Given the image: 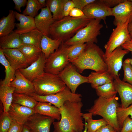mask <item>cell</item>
Segmentation results:
<instances>
[{
    "mask_svg": "<svg viewBox=\"0 0 132 132\" xmlns=\"http://www.w3.org/2000/svg\"><path fill=\"white\" fill-rule=\"evenodd\" d=\"M81 101H67L59 108L60 120L54 122L53 132H82L84 129Z\"/></svg>",
    "mask_w": 132,
    "mask_h": 132,
    "instance_id": "6da1fadb",
    "label": "cell"
},
{
    "mask_svg": "<svg viewBox=\"0 0 132 132\" xmlns=\"http://www.w3.org/2000/svg\"><path fill=\"white\" fill-rule=\"evenodd\" d=\"M87 44L83 53L78 58L70 62L80 73L89 69L96 72L107 71L104 60V53L94 43Z\"/></svg>",
    "mask_w": 132,
    "mask_h": 132,
    "instance_id": "7a4b0ae2",
    "label": "cell"
},
{
    "mask_svg": "<svg viewBox=\"0 0 132 132\" xmlns=\"http://www.w3.org/2000/svg\"><path fill=\"white\" fill-rule=\"evenodd\" d=\"M90 20L85 16L78 17L69 16L64 17L54 21L50 28V35L51 38L60 40L64 43L86 26Z\"/></svg>",
    "mask_w": 132,
    "mask_h": 132,
    "instance_id": "3957f363",
    "label": "cell"
},
{
    "mask_svg": "<svg viewBox=\"0 0 132 132\" xmlns=\"http://www.w3.org/2000/svg\"><path fill=\"white\" fill-rule=\"evenodd\" d=\"M118 99L116 95L109 98L99 97L94 101L93 105L88 111L93 115L101 116L117 132H120L121 129L117 117V109L119 106Z\"/></svg>",
    "mask_w": 132,
    "mask_h": 132,
    "instance_id": "277c9868",
    "label": "cell"
},
{
    "mask_svg": "<svg viewBox=\"0 0 132 132\" xmlns=\"http://www.w3.org/2000/svg\"><path fill=\"white\" fill-rule=\"evenodd\" d=\"M32 82L34 87L35 93L41 96L56 93L66 86L58 75L45 72Z\"/></svg>",
    "mask_w": 132,
    "mask_h": 132,
    "instance_id": "5b68a950",
    "label": "cell"
},
{
    "mask_svg": "<svg viewBox=\"0 0 132 132\" xmlns=\"http://www.w3.org/2000/svg\"><path fill=\"white\" fill-rule=\"evenodd\" d=\"M100 20L91 19L88 24L80 30L64 44L68 46L80 44L97 43V37L103 27Z\"/></svg>",
    "mask_w": 132,
    "mask_h": 132,
    "instance_id": "8992f818",
    "label": "cell"
},
{
    "mask_svg": "<svg viewBox=\"0 0 132 132\" xmlns=\"http://www.w3.org/2000/svg\"><path fill=\"white\" fill-rule=\"evenodd\" d=\"M69 46L62 43L58 49L46 59L45 72L58 75L69 64L70 62L68 55Z\"/></svg>",
    "mask_w": 132,
    "mask_h": 132,
    "instance_id": "52a82bcc",
    "label": "cell"
},
{
    "mask_svg": "<svg viewBox=\"0 0 132 132\" xmlns=\"http://www.w3.org/2000/svg\"><path fill=\"white\" fill-rule=\"evenodd\" d=\"M38 102H47L60 108L67 101H81V94L72 93L67 86L63 90L56 93L45 96H41L33 93L31 95Z\"/></svg>",
    "mask_w": 132,
    "mask_h": 132,
    "instance_id": "ba28073f",
    "label": "cell"
},
{
    "mask_svg": "<svg viewBox=\"0 0 132 132\" xmlns=\"http://www.w3.org/2000/svg\"><path fill=\"white\" fill-rule=\"evenodd\" d=\"M130 22L128 21L118 25L113 29L108 41L104 45V56L109 55L115 49L131 40L128 29Z\"/></svg>",
    "mask_w": 132,
    "mask_h": 132,
    "instance_id": "9c48e42d",
    "label": "cell"
},
{
    "mask_svg": "<svg viewBox=\"0 0 132 132\" xmlns=\"http://www.w3.org/2000/svg\"><path fill=\"white\" fill-rule=\"evenodd\" d=\"M77 68L71 63L58 75L73 93L80 85L89 83L87 77L83 76L78 72Z\"/></svg>",
    "mask_w": 132,
    "mask_h": 132,
    "instance_id": "30bf717a",
    "label": "cell"
},
{
    "mask_svg": "<svg viewBox=\"0 0 132 132\" xmlns=\"http://www.w3.org/2000/svg\"><path fill=\"white\" fill-rule=\"evenodd\" d=\"M129 52L121 46L115 49L108 55L104 56V61L107 67V71L114 79L119 76L118 73L122 66L123 58Z\"/></svg>",
    "mask_w": 132,
    "mask_h": 132,
    "instance_id": "8fae6325",
    "label": "cell"
},
{
    "mask_svg": "<svg viewBox=\"0 0 132 132\" xmlns=\"http://www.w3.org/2000/svg\"><path fill=\"white\" fill-rule=\"evenodd\" d=\"M84 16L90 19L105 20L107 17L112 16L111 8L103 3L101 0H96L83 9Z\"/></svg>",
    "mask_w": 132,
    "mask_h": 132,
    "instance_id": "7c38bea8",
    "label": "cell"
},
{
    "mask_svg": "<svg viewBox=\"0 0 132 132\" xmlns=\"http://www.w3.org/2000/svg\"><path fill=\"white\" fill-rule=\"evenodd\" d=\"M55 120L36 113L31 116L24 125L31 132H50L51 126Z\"/></svg>",
    "mask_w": 132,
    "mask_h": 132,
    "instance_id": "4fadbf2b",
    "label": "cell"
},
{
    "mask_svg": "<svg viewBox=\"0 0 132 132\" xmlns=\"http://www.w3.org/2000/svg\"><path fill=\"white\" fill-rule=\"evenodd\" d=\"M111 10L114 17L113 23L116 26L132 20V2L130 0H125Z\"/></svg>",
    "mask_w": 132,
    "mask_h": 132,
    "instance_id": "5bb4252c",
    "label": "cell"
},
{
    "mask_svg": "<svg viewBox=\"0 0 132 132\" xmlns=\"http://www.w3.org/2000/svg\"><path fill=\"white\" fill-rule=\"evenodd\" d=\"M46 59L42 52L38 59L25 68L19 69L27 79L32 82L45 72L44 69Z\"/></svg>",
    "mask_w": 132,
    "mask_h": 132,
    "instance_id": "9a60e30c",
    "label": "cell"
},
{
    "mask_svg": "<svg viewBox=\"0 0 132 132\" xmlns=\"http://www.w3.org/2000/svg\"><path fill=\"white\" fill-rule=\"evenodd\" d=\"M35 113L33 109L12 103L7 113L13 121L23 125Z\"/></svg>",
    "mask_w": 132,
    "mask_h": 132,
    "instance_id": "2e32d148",
    "label": "cell"
},
{
    "mask_svg": "<svg viewBox=\"0 0 132 132\" xmlns=\"http://www.w3.org/2000/svg\"><path fill=\"white\" fill-rule=\"evenodd\" d=\"M10 86L15 88L14 92L31 96L35 93L33 84L26 78L19 69L15 71V77Z\"/></svg>",
    "mask_w": 132,
    "mask_h": 132,
    "instance_id": "e0dca14e",
    "label": "cell"
},
{
    "mask_svg": "<svg viewBox=\"0 0 132 132\" xmlns=\"http://www.w3.org/2000/svg\"><path fill=\"white\" fill-rule=\"evenodd\" d=\"M116 90L120 96L122 107H127L132 104V85L123 81L119 76L113 81Z\"/></svg>",
    "mask_w": 132,
    "mask_h": 132,
    "instance_id": "ac0fdd59",
    "label": "cell"
},
{
    "mask_svg": "<svg viewBox=\"0 0 132 132\" xmlns=\"http://www.w3.org/2000/svg\"><path fill=\"white\" fill-rule=\"evenodd\" d=\"M36 27L44 35H50V27L54 21L52 15L49 8H42L40 13L34 18Z\"/></svg>",
    "mask_w": 132,
    "mask_h": 132,
    "instance_id": "d6986e66",
    "label": "cell"
},
{
    "mask_svg": "<svg viewBox=\"0 0 132 132\" xmlns=\"http://www.w3.org/2000/svg\"><path fill=\"white\" fill-rule=\"evenodd\" d=\"M2 49L6 59L15 71L25 68L29 66L23 55L18 49Z\"/></svg>",
    "mask_w": 132,
    "mask_h": 132,
    "instance_id": "ffe728a7",
    "label": "cell"
},
{
    "mask_svg": "<svg viewBox=\"0 0 132 132\" xmlns=\"http://www.w3.org/2000/svg\"><path fill=\"white\" fill-rule=\"evenodd\" d=\"M16 19L20 23H16V29L13 31L19 34L27 33L36 28L34 18L15 11Z\"/></svg>",
    "mask_w": 132,
    "mask_h": 132,
    "instance_id": "44dd1931",
    "label": "cell"
},
{
    "mask_svg": "<svg viewBox=\"0 0 132 132\" xmlns=\"http://www.w3.org/2000/svg\"><path fill=\"white\" fill-rule=\"evenodd\" d=\"M51 104L47 102H38L33 109L36 113L59 121L61 118L59 109Z\"/></svg>",
    "mask_w": 132,
    "mask_h": 132,
    "instance_id": "7402d4cb",
    "label": "cell"
},
{
    "mask_svg": "<svg viewBox=\"0 0 132 132\" xmlns=\"http://www.w3.org/2000/svg\"><path fill=\"white\" fill-rule=\"evenodd\" d=\"M87 77L89 83L94 89L104 84L113 82L114 79L107 71L92 72Z\"/></svg>",
    "mask_w": 132,
    "mask_h": 132,
    "instance_id": "603a6c76",
    "label": "cell"
},
{
    "mask_svg": "<svg viewBox=\"0 0 132 132\" xmlns=\"http://www.w3.org/2000/svg\"><path fill=\"white\" fill-rule=\"evenodd\" d=\"M62 43L60 40L53 39L43 35L41 43L42 52L47 59L50 55L57 50Z\"/></svg>",
    "mask_w": 132,
    "mask_h": 132,
    "instance_id": "cb8c5ba5",
    "label": "cell"
},
{
    "mask_svg": "<svg viewBox=\"0 0 132 132\" xmlns=\"http://www.w3.org/2000/svg\"><path fill=\"white\" fill-rule=\"evenodd\" d=\"M15 11L10 10L6 16H3L0 20V37L6 35L12 32L15 23Z\"/></svg>",
    "mask_w": 132,
    "mask_h": 132,
    "instance_id": "d4e9b609",
    "label": "cell"
},
{
    "mask_svg": "<svg viewBox=\"0 0 132 132\" xmlns=\"http://www.w3.org/2000/svg\"><path fill=\"white\" fill-rule=\"evenodd\" d=\"M43 35L36 28L28 32L20 34V36L23 44L31 45L41 49V41Z\"/></svg>",
    "mask_w": 132,
    "mask_h": 132,
    "instance_id": "484cf974",
    "label": "cell"
},
{
    "mask_svg": "<svg viewBox=\"0 0 132 132\" xmlns=\"http://www.w3.org/2000/svg\"><path fill=\"white\" fill-rule=\"evenodd\" d=\"M20 34L13 31L9 34L0 37V47L2 49H18L23 44Z\"/></svg>",
    "mask_w": 132,
    "mask_h": 132,
    "instance_id": "4316f807",
    "label": "cell"
},
{
    "mask_svg": "<svg viewBox=\"0 0 132 132\" xmlns=\"http://www.w3.org/2000/svg\"><path fill=\"white\" fill-rule=\"evenodd\" d=\"M14 90L15 88L10 86L0 85V99L5 113H8L12 103Z\"/></svg>",
    "mask_w": 132,
    "mask_h": 132,
    "instance_id": "83f0119b",
    "label": "cell"
},
{
    "mask_svg": "<svg viewBox=\"0 0 132 132\" xmlns=\"http://www.w3.org/2000/svg\"><path fill=\"white\" fill-rule=\"evenodd\" d=\"M18 49L23 54L29 65L38 59L42 52L41 49L28 44H23Z\"/></svg>",
    "mask_w": 132,
    "mask_h": 132,
    "instance_id": "f1b7e54d",
    "label": "cell"
},
{
    "mask_svg": "<svg viewBox=\"0 0 132 132\" xmlns=\"http://www.w3.org/2000/svg\"><path fill=\"white\" fill-rule=\"evenodd\" d=\"M0 63L5 68V77L0 82V85L10 86L15 77V71L11 66L5 57L2 49L0 48Z\"/></svg>",
    "mask_w": 132,
    "mask_h": 132,
    "instance_id": "f546056e",
    "label": "cell"
},
{
    "mask_svg": "<svg viewBox=\"0 0 132 132\" xmlns=\"http://www.w3.org/2000/svg\"><path fill=\"white\" fill-rule=\"evenodd\" d=\"M68 0H47L46 1V7L53 13L54 21L60 20L63 17V7Z\"/></svg>",
    "mask_w": 132,
    "mask_h": 132,
    "instance_id": "4dcf8cb0",
    "label": "cell"
},
{
    "mask_svg": "<svg viewBox=\"0 0 132 132\" xmlns=\"http://www.w3.org/2000/svg\"><path fill=\"white\" fill-rule=\"evenodd\" d=\"M92 114L89 112L82 114V116L85 121V126L87 128V132H96L102 126L108 124L104 118L94 120L92 118Z\"/></svg>",
    "mask_w": 132,
    "mask_h": 132,
    "instance_id": "1f68e13d",
    "label": "cell"
},
{
    "mask_svg": "<svg viewBox=\"0 0 132 132\" xmlns=\"http://www.w3.org/2000/svg\"><path fill=\"white\" fill-rule=\"evenodd\" d=\"M38 102L31 96L15 92L13 93V103L33 109Z\"/></svg>",
    "mask_w": 132,
    "mask_h": 132,
    "instance_id": "d6a6232c",
    "label": "cell"
},
{
    "mask_svg": "<svg viewBox=\"0 0 132 132\" xmlns=\"http://www.w3.org/2000/svg\"><path fill=\"white\" fill-rule=\"evenodd\" d=\"M95 89L99 97L105 98H111L117 93L113 82L99 86Z\"/></svg>",
    "mask_w": 132,
    "mask_h": 132,
    "instance_id": "836d02e7",
    "label": "cell"
},
{
    "mask_svg": "<svg viewBox=\"0 0 132 132\" xmlns=\"http://www.w3.org/2000/svg\"><path fill=\"white\" fill-rule=\"evenodd\" d=\"M42 8L38 0H28L22 14L34 18L38 15V11Z\"/></svg>",
    "mask_w": 132,
    "mask_h": 132,
    "instance_id": "e575fe53",
    "label": "cell"
},
{
    "mask_svg": "<svg viewBox=\"0 0 132 132\" xmlns=\"http://www.w3.org/2000/svg\"><path fill=\"white\" fill-rule=\"evenodd\" d=\"M87 45V43H85L69 46L68 49V55L69 62L81 55L85 51Z\"/></svg>",
    "mask_w": 132,
    "mask_h": 132,
    "instance_id": "d590c367",
    "label": "cell"
},
{
    "mask_svg": "<svg viewBox=\"0 0 132 132\" xmlns=\"http://www.w3.org/2000/svg\"><path fill=\"white\" fill-rule=\"evenodd\" d=\"M132 119V104L125 108L119 106L117 110V117L118 124L121 129L122 126L124 121L129 116Z\"/></svg>",
    "mask_w": 132,
    "mask_h": 132,
    "instance_id": "8d00e7d4",
    "label": "cell"
},
{
    "mask_svg": "<svg viewBox=\"0 0 132 132\" xmlns=\"http://www.w3.org/2000/svg\"><path fill=\"white\" fill-rule=\"evenodd\" d=\"M131 58L125 59L123 63L124 77L122 81L132 85V67L131 63Z\"/></svg>",
    "mask_w": 132,
    "mask_h": 132,
    "instance_id": "74e56055",
    "label": "cell"
},
{
    "mask_svg": "<svg viewBox=\"0 0 132 132\" xmlns=\"http://www.w3.org/2000/svg\"><path fill=\"white\" fill-rule=\"evenodd\" d=\"M0 119V132H8L12 120L3 111L1 112Z\"/></svg>",
    "mask_w": 132,
    "mask_h": 132,
    "instance_id": "f35d334b",
    "label": "cell"
},
{
    "mask_svg": "<svg viewBox=\"0 0 132 132\" xmlns=\"http://www.w3.org/2000/svg\"><path fill=\"white\" fill-rule=\"evenodd\" d=\"M96 0H72L75 7L83 11V9L87 5L93 3Z\"/></svg>",
    "mask_w": 132,
    "mask_h": 132,
    "instance_id": "ab89813d",
    "label": "cell"
},
{
    "mask_svg": "<svg viewBox=\"0 0 132 132\" xmlns=\"http://www.w3.org/2000/svg\"><path fill=\"white\" fill-rule=\"evenodd\" d=\"M120 132H132V119L129 117L124 121Z\"/></svg>",
    "mask_w": 132,
    "mask_h": 132,
    "instance_id": "60d3db41",
    "label": "cell"
},
{
    "mask_svg": "<svg viewBox=\"0 0 132 132\" xmlns=\"http://www.w3.org/2000/svg\"><path fill=\"white\" fill-rule=\"evenodd\" d=\"M75 7V5L72 0H68L65 4L63 7V14L64 17L69 16L72 9Z\"/></svg>",
    "mask_w": 132,
    "mask_h": 132,
    "instance_id": "b9f144b4",
    "label": "cell"
},
{
    "mask_svg": "<svg viewBox=\"0 0 132 132\" xmlns=\"http://www.w3.org/2000/svg\"><path fill=\"white\" fill-rule=\"evenodd\" d=\"M23 125L18 123L12 120L8 132H22Z\"/></svg>",
    "mask_w": 132,
    "mask_h": 132,
    "instance_id": "7bdbcfd3",
    "label": "cell"
},
{
    "mask_svg": "<svg viewBox=\"0 0 132 132\" xmlns=\"http://www.w3.org/2000/svg\"><path fill=\"white\" fill-rule=\"evenodd\" d=\"M125 0H101L102 2L110 8H113L124 2Z\"/></svg>",
    "mask_w": 132,
    "mask_h": 132,
    "instance_id": "ee69618b",
    "label": "cell"
},
{
    "mask_svg": "<svg viewBox=\"0 0 132 132\" xmlns=\"http://www.w3.org/2000/svg\"><path fill=\"white\" fill-rule=\"evenodd\" d=\"M15 4L14 9L20 12H21V8L26 5L27 1L26 0H13Z\"/></svg>",
    "mask_w": 132,
    "mask_h": 132,
    "instance_id": "f6af8a7d",
    "label": "cell"
},
{
    "mask_svg": "<svg viewBox=\"0 0 132 132\" xmlns=\"http://www.w3.org/2000/svg\"><path fill=\"white\" fill-rule=\"evenodd\" d=\"M69 16L73 17H78L84 16L82 11L75 8L72 9L70 12Z\"/></svg>",
    "mask_w": 132,
    "mask_h": 132,
    "instance_id": "bcb514c9",
    "label": "cell"
},
{
    "mask_svg": "<svg viewBox=\"0 0 132 132\" xmlns=\"http://www.w3.org/2000/svg\"><path fill=\"white\" fill-rule=\"evenodd\" d=\"M96 132H117V131L113 127L108 124L101 127Z\"/></svg>",
    "mask_w": 132,
    "mask_h": 132,
    "instance_id": "7dc6e473",
    "label": "cell"
},
{
    "mask_svg": "<svg viewBox=\"0 0 132 132\" xmlns=\"http://www.w3.org/2000/svg\"><path fill=\"white\" fill-rule=\"evenodd\" d=\"M121 46L123 49L128 50L132 53V40H131L126 42Z\"/></svg>",
    "mask_w": 132,
    "mask_h": 132,
    "instance_id": "c3c4849f",
    "label": "cell"
},
{
    "mask_svg": "<svg viewBox=\"0 0 132 132\" xmlns=\"http://www.w3.org/2000/svg\"><path fill=\"white\" fill-rule=\"evenodd\" d=\"M128 29L131 39L132 40V20L128 23Z\"/></svg>",
    "mask_w": 132,
    "mask_h": 132,
    "instance_id": "681fc988",
    "label": "cell"
},
{
    "mask_svg": "<svg viewBox=\"0 0 132 132\" xmlns=\"http://www.w3.org/2000/svg\"><path fill=\"white\" fill-rule=\"evenodd\" d=\"M39 3L43 8L46 7V0H38Z\"/></svg>",
    "mask_w": 132,
    "mask_h": 132,
    "instance_id": "f907efd6",
    "label": "cell"
},
{
    "mask_svg": "<svg viewBox=\"0 0 132 132\" xmlns=\"http://www.w3.org/2000/svg\"><path fill=\"white\" fill-rule=\"evenodd\" d=\"M22 132H31L24 125H23Z\"/></svg>",
    "mask_w": 132,
    "mask_h": 132,
    "instance_id": "816d5d0a",
    "label": "cell"
},
{
    "mask_svg": "<svg viewBox=\"0 0 132 132\" xmlns=\"http://www.w3.org/2000/svg\"><path fill=\"white\" fill-rule=\"evenodd\" d=\"M82 132H87V128L85 126V128L84 130Z\"/></svg>",
    "mask_w": 132,
    "mask_h": 132,
    "instance_id": "f5cc1de1",
    "label": "cell"
},
{
    "mask_svg": "<svg viewBox=\"0 0 132 132\" xmlns=\"http://www.w3.org/2000/svg\"><path fill=\"white\" fill-rule=\"evenodd\" d=\"M131 64L132 67V53L131 52Z\"/></svg>",
    "mask_w": 132,
    "mask_h": 132,
    "instance_id": "db71d44e",
    "label": "cell"
},
{
    "mask_svg": "<svg viewBox=\"0 0 132 132\" xmlns=\"http://www.w3.org/2000/svg\"><path fill=\"white\" fill-rule=\"evenodd\" d=\"M131 0V1L132 2V0Z\"/></svg>",
    "mask_w": 132,
    "mask_h": 132,
    "instance_id": "11a10c76",
    "label": "cell"
}]
</instances>
